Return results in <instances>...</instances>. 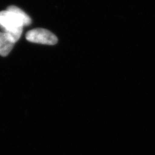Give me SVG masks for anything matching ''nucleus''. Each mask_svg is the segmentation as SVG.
Segmentation results:
<instances>
[{
	"label": "nucleus",
	"instance_id": "1",
	"mask_svg": "<svg viewBox=\"0 0 155 155\" xmlns=\"http://www.w3.org/2000/svg\"><path fill=\"white\" fill-rule=\"evenodd\" d=\"M32 23L27 14L18 7L11 5L6 11L0 12V27L17 41L23 32V28Z\"/></svg>",
	"mask_w": 155,
	"mask_h": 155
},
{
	"label": "nucleus",
	"instance_id": "2",
	"mask_svg": "<svg viewBox=\"0 0 155 155\" xmlns=\"http://www.w3.org/2000/svg\"><path fill=\"white\" fill-rule=\"evenodd\" d=\"M26 39L30 42L45 45H55L58 38L54 34L45 28H35L29 31L26 35Z\"/></svg>",
	"mask_w": 155,
	"mask_h": 155
},
{
	"label": "nucleus",
	"instance_id": "3",
	"mask_svg": "<svg viewBox=\"0 0 155 155\" xmlns=\"http://www.w3.org/2000/svg\"><path fill=\"white\" fill-rule=\"evenodd\" d=\"M16 42L15 40L8 34L0 32V55L7 56L12 51Z\"/></svg>",
	"mask_w": 155,
	"mask_h": 155
}]
</instances>
